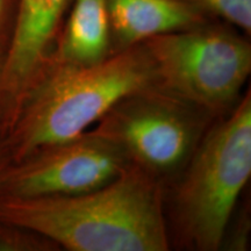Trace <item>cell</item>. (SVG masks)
<instances>
[{
    "label": "cell",
    "instance_id": "cell-9",
    "mask_svg": "<svg viewBox=\"0 0 251 251\" xmlns=\"http://www.w3.org/2000/svg\"><path fill=\"white\" fill-rule=\"evenodd\" d=\"M112 54L108 0H72L50 61L89 65Z\"/></svg>",
    "mask_w": 251,
    "mask_h": 251
},
{
    "label": "cell",
    "instance_id": "cell-2",
    "mask_svg": "<svg viewBox=\"0 0 251 251\" xmlns=\"http://www.w3.org/2000/svg\"><path fill=\"white\" fill-rule=\"evenodd\" d=\"M155 84H158L155 68L142 43L94 64L50 61L6 130L12 163L78 136L119 100Z\"/></svg>",
    "mask_w": 251,
    "mask_h": 251
},
{
    "label": "cell",
    "instance_id": "cell-3",
    "mask_svg": "<svg viewBox=\"0 0 251 251\" xmlns=\"http://www.w3.org/2000/svg\"><path fill=\"white\" fill-rule=\"evenodd\" d=\"M181 171L171 200L179 238L196 250H219L251 176L250 91L206 130Z\"/></svg>",
    "mask_w": 251,
    "mask_h": 251
},
{
    "label": "cell",
    "instance_id": "cell-11",
    "mask_svg": "<svg viewBox=\"0 0 251 251\" xmlns=\"http://www.w3.org/2000/svg\"><path fill=\"white\" fill-rule=\"evenodd\" d=\"M57 244L45 235L0 220V251H55Z\"/></svg>",
    "mask_w": 251,
    "mask_h": 251
},
{
    "label": "cell",
    "instance_id": "cell-1",
    "mask_svg": "<svg viewBox=\"0 0 251 251\" xmlns=\"http://www.w3.org/2000/svg\"><path fill=\"white\" fill-rule=\"evenodd\" d=\"M0 220L71 251H166L163 181L134 163L111 183L75 196L0 193Z\"/></svg>",
    "mask_w": 251,
    "mask_h": 251
},
{
    "label": "cell",
    "instance_id": "cell-12",
    "mask_svg": "<svg viewBox=\"0 0 251 251\" xmlns=\"http://www.w3.org/2000/svg\"><path fill=\"white\" fill-rule=\"evenodd\" d=\"M20 0H0V52L6 54L15 25H17Z\"/></svg>",
    "mask_w": 251,
    "mask_h": 251
},
{
    "label": "cell",
    "instance_id": "cell-5",
    "mask_svg": "<svg viewBox=\"0 0 251 251\" xmlns=\"http://www.w3.org/2000/svg\"><path fill=\"white\" fill-rule=\"evenodd\" d=\"M211 119L208 113L155 84L119 100L94 130L162 181L183 170Z\"/></svg>",
    "mask_w": 251,
    "mask_h": 251
},
{
    "label": "cell",
    "instance_id": "cell-6",
    "mask_svg": "<svg viewBox=\"0 0 251 251\" xmlns=\"http://www.w3.org/2000/svg\"><path fill=\"white\" fill-rule=\"evenodd\" d=\"M133 164L124 150L96 130L43 147L13 162L1 193L75 196L98 190Z\"/></svg>",
    "mask_w": 251,
    "mask_h": 251
},
{
    "label": "cell",
    "instance_id": "cell-14",
    "mask_svg": "<svg viewBox=\"0 0 251 251\" xmlns=\"http://www.w3.org/2000/svg\"><path fill=\"white\" fill-rule=\"evenodd\" d=\"M4 54L0 52V75H1V69H2V63H4Z\"/></svg>",
    "mask_w": 251,
    "mask_h": 251
},
{
    "label": "cell",
    "instance_id": "cell-7",
    "mask_svg": "<svg viewBox=\"0 0 251 251\" xmlns=\"http://www.w3.org/2000/svg\"><path fill=\"white\" fill-rule=\"evenodd\" d=\"M72 0H20L0 75V118L9 120L54 52Z\"/></svg>",
    "mask_w": 251,
    "mask_h": 251
},
{
    "label": "cell",
    "instance_id": "cell-13",
    "mask_svg": "<svg viewBox=\"0 0 251 251\" xmlns=\"http://www.w3.org/2000/svg\"><path fill=\"white\" fill-rule=\"evenodd\" d=\"M11 164L12 157L11 152H9L7 140H6V135L4 133V130L0 128V193H1V188L2 184H4L6 172H7V169Z\"/></svg>",
    "mask_w": 251,
    "mask_h": 251
},
{
    "label": "cell",
    "instance_id": "cell-4",
    "mask_svg": "<svg viewBox=\"0 0 251 251\" xmlns=\"http://www.w3.org/2000/svg\"><path fill=\"white\" fill-rule=\"evenodd\" d=\"M157 83L211 117L230 112L251 71V46L236 28L208 20L142 43Z\"/></svg>",
    "mask_w": 251,
    "mask_h": 251
},
{
    "label": "cell",
    "instance_id": "cell-10",
    "mask_svg": "<svg viewBox=\"0 0 251 251\" xmlns=\"http://www.w3.org/2000/svg\"><path fill=\"white\" fill-rule=\"evenodd\" d=\"M212 20H220L249 35L251 0H181Z\"/></svg>",
    "mask_w": 251,
    "mask_h": 251
},
{
    "label": "cell",
    "instance_id": "cell-8",
    "mask_svg": "<svg viewBox=\"0 0 251 251\" xmlns=\"http://www.w3.org/2000/svg\"><path fill=\"white\" fill-rule=\"evenodd\" d=\"M113 52L212 20L181 0H108Z\"/></svg>",
    "mask_w": 251,
    "mask_h": 251
}]
</instances>
